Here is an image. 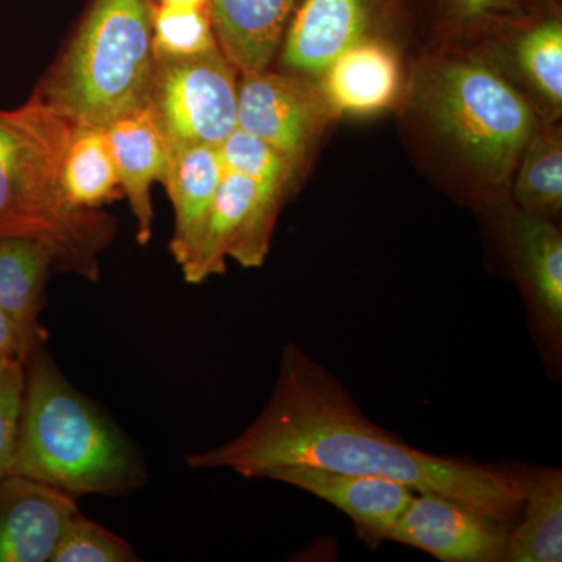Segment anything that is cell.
Returning <instances> with one entry per match:
<instances>
[{"label":"cell","mask_w":562,"mask_h":562,"mask_svg":"<svg viewBox=\"0 0 562 562\" xmlns=\"http://www.w3.org/2000/svg\"><path fill=\"white\" fill-rule=\"evenodd\" d=\"M187 462L247 479L284 468L384 476L446 495L503 525L522 509L528 473L414 449L368 419L344 384L295 344L281 351L279 379L260 416L232 441L188 454Z\"/></svg>","instance_id":"6da1fadb"},{"label":"cell","mask_w":562,"mask_h":562,"mask_svg":"<svg viewBox=\"0 0 562 562\" xmlns=\"http://www.w3.org/2000/svg\"><path fill=\"white\" fill-rule=\"evenodd\" d=\"M74 122L38 91L16 110H0V238L46 244L54 268L99 279V254L116 222L66 201L61 168Z\"/></svg>","instance_id":"7a4b0ae2"},{"label":"cell","mask_w":562,"mask_h":562,"mask_svg":"<svg viewBox=\"0 0 562 562\" xmlns=\"http://www.w3.org/2000/svg\"><path fill=\"white\" fill-rule=\"evenodd\" d=\"M20 435L9 475L72 497L127 495L147 482L132 439L66 379L44 346L24 362Z\"/></svg>","instance_id":"3957f363"},{"label":"cell","mask_w":562,"mask_h":562,"mask_svg":"<svg viewBox=\"0 0 562 562\" xmlns=\"http://www.w3.org/2000/svg\"><path fill=\"white\" fill-rule=\"evenodd\" d=\"M151 10V0H94L40 94L74 124L103 128L149 102Z\"/></svg>","instance_id":"277c9868"},{"label":"cell","mask_w":562,"mask_h":562,"mask_svg":"<svg viewBox=\"0 0 562 562\" xmlns=\"http://www.w3.org/2000/svg\"><path fill=\"white\" fill-rule=\"evenodd\" d=\"M417 98L443 138L491 183H505L538 128L530 103L501 74L476 61L432 63Z\"/></svg>","instance_id":"5b68a950"},{"label":"cell","mask_w":562,"mask_h":562,"mask_svg":"<svg viewBox=\"0 0 562 562\" xmlns=\"http://www.w3.org/2000/svg\"><path fill=\"white\" fill-rule=\"evenodd\" d=\"M155 61L149 105L169 146L220 147L238 128L235 66L221 49Z\"/></svg>","instance_id":"8992f818"},{"label":"cell","mask_w":562,"mask_h":562,"mask_svg":"<svg viewBox=\"0 0 562 562\" xmlns=\"http://www.w3.org/2000/svg\"><path fill=\"white\" fill-rule=\"evenodd\" d=\"M283 194L224 169L198 249L181 268L184 280L198 284L224 273L227 258L243 268H260Z\"/></svg>","instance_id":"52a82bcc"},{"label":"cell","mask_w":562,"mask_h":562,"mask_svg":"<svg viewBox=\"0 0 562 562\" xmlns=\"http://www.w3.org/2000/svg\"><path fill=\"white\" fill-rule=\"evenodd\" d=\"M335 117L317 81L269 69L243 74L238 128L271 144L292 169Z\"/></svg>","instance_id":"ba28073f"},{"label":"cell","mask_w":562,"mask_h":562,"mask_svg":"<svg viewBox=\"0 0 562 562\" xmlns=\"http://www.w3.org/2000/svg\"><path fill=\"white\" fill-rule=\"evenodd\" d=\"M506 525L436 492H416L386 541L405 543L443 562L505 561Z\"/></svg>","instance_id":"9c48e42d"},{"label":"cell","mask_w":562,"mask_h":562,"mask_svg":"<svg viewBox=\"0 0 562 562\" xmlns=\"http://www.w3.org/2000/svg\"><path fill=\"white\" fill-rule=\"evenodd\" d=\"M76 497L21 475L0 480V562H50Z\"/></svg>","instance_id":"30bf717a"},{"label":"cell","mask_w":562,"mask_h":562,"mask_svg":"<svg viewBox=\"0 0 562 562\" xmlns=\"http://www.w3.org/2000/svg\"><path fill=\"white\" fill-rule=\"evenodd\" d=\"M292 484L341 509L371 541H386L387 532L412 503L416 491L397 480L351 475L314 468H284L268 475Z\"/></svg>","instance_id":"8fae6325"},{"label":"cell","mask_w":562,"mask_h":562,"mask_svg":"<svg viewBox=\"0 0 562 562\" xmlns=\"http://www.w3.org/2000/svg\"><path fill=\"white\" fill-rule=\"evenodd\" d=\"M105 132L122 191L136 220V239L146 246L154 225L151 184L165 179L171 146L149 102L111 121Z\"/></svg>","instance_id":"7c38bea8"},{"label":"cell","mask_w":562,"mask_h":562,"mask_svg":"<svg viewBox=\"0 0 562 562\" xmlns=\"http://www.w3.org/2000/svg\"><path fill=\"white\" fill-rule=\"evenodd\" d=\"M371 0H302L284 35L281 63L303 76H322L342 52L364 38Z\"/></svg>","instance_id":"4fadbf2b"},{"label":"cell","mask_w":562,"mask_h":562,"mask_svg":"<svg viewBox=\"0 0 562 562\" xmlns=\"http://www.w3.org/2000/svg\"><path fill=\"white\" fill-rule=\"evenodd\" d=\"M319 88L336 116H369L386 110L401 90L397 55L382 41L362 38L322 74Z\"/></svg>","instance_id":"5bb4252c"},{"label":"cell","mask_w":562,"mask_h":562,"mask_svg":"<svg viewBox=\"0 0 562 562\" xmlns=\"http://www.w3.org/2000/svg\"><path fill=\"white\" fill-rule=\"evenodd\" d=\"M54 255L33 238H0V310L9 317L20 342L21 360L44 346L41 313Z\"/></svg>","instance_id":"9a60e30c"},{"label":"cell","mask_w":562,"mask_h":562,"mask_svg":"<svg viewBox=\"0 0 562 562\" xmlns=\"http://www.w3.org/2000/svg\"><path fill=\"white\" fill-rule=\"evenodd\" d=\"M299 0H209L220 49L241 74L268 69Z\"/></svg>","instance_id":"2e32d148"},{"label":"cell","mask_w":562,"mask_h":562,"mask_svg":"<svg viewBox=\"0 0 562 562\" xmlns=\"http://www.w3.org/2000/svg\"><path fill=\"white\" fill-rule=\"evenodd\" d=\"M222 176L220 147L201 144L171 147L162 183L168 188L176 213V231L169 249L180 268L198 249Z\"/></svg>","instance_id":"e0dca14e"},{"label":"cell","mask_w":562,"mask_h":562,"mask_svg":"<svg viewBox=\"0 0 562 562\" xmlns=\"http://www.w3.org/2000/svg\"><path fill=\"white\" fill-rule=\"evenodd\" d=\"M520 524L506 536L505 561H562V473L541 469L527 473Z\"/></svg>","instance_id":"ac0fdd59"},{"label":"cell","mask_w":562,"mask_h":562,"mask_svg":"<svg viewBox=\"0 0 562 562\" xmlns=\"http://www.w3.org/2000/svg\"><path fill=\"white\" fill-rule=\"evenodd\" d=\"M514 244L536 305L547 327L561 331L562 325V236L552 220L517 214L513 224Z\"/></svg>","instance_id":"d6986e66"},{"label":"cell","mask_w":562,"mask_h":562,"mask_svg":"<svg viewBox=\"0 0 562 562\" xmlns=\"http://www.w3.org/2000/svg\"><path fill=\"white\" fill-rule=\"evenodd\" d=\"M120 187L105 128L74 124L61 168L66 201L76 210H99L120 195Z\"/></svg>","instance_id":"ffe728a7"},{"label":"cell","mask_w":562,"mask_h":562,"mask_svg":"<svg viewBox=\"0 0 562 562\" xmlns=\"http://www.w3.org/2000/svg\"><path fill=\"white\" fill-rule=\"evenodd\" d=\"M514 199L522 213L552 220L562 209V138L560 128L538 125L519 158Z\"/></svg>","instance_id":"44dd1931"},{"label":"cell","mask_w":562,"mask_h":562,"mask_svg":"<svg viewBox=\"0 0 562 562\" xmlns=\"http://www.w3.org/2000/svg\"><path fill=\"white\" fill-rule=\"evenodd\" d=\"M151 38L155 58H188L220 49L209 7H187L154 3Z\"/></svg>","instance_id":"7402d4cb"},{"label":"cell","mask_w":562,"mask_h":562,"mask_svg":"<svg viewBox=\"0 0 562 562\" xmlns=\"http://www.w3.org/2000/svg\"><path fill=\"white\" fill-rule=\"evenodd\" d=\"M516 58L531 87L554 110L562 105V25L547 21L525 33L516 46Z\"/></svg>","instance_id":"603a6c76"},{"label":"cell","mask_w":562,"mask_h":562,"mask_svg":"<svg viewBox=\"0 0 562 562\" xmlns=\"http://www.w3.org/2000/svg\"><path fill=\"white\" fill-rule=\"evenodd\" d=\"M225 171L239 173L261 187L284 192L294 169L286 158L258 136L236 128L220 146Z\"/></svg>","instance_id":"cb8c5ba5"},{"label":"cell","mask_w":562,"mask_h":562,"mask_svg":"<svg viewBox=\"0 0 562 562\" xmlns=\"http://www.w3.org/2000/svg\"><path fill=\"white\" fill-rule=\"evenodd\" d=\"M139 561L131 543L80 512L70 517L61 532L50 562H133Z\"/></svg>","instance_id":"d4e9b609"},{"label":"cell","mask_w":562,"mask_h":562,"mask_svg":"<svg viewBox=\"0 0 562 562\" xmlns=\"http://www.w3.org/2000/svg\"><path fill=\"white\" fill-rule=\"evenodd\" d=\"M25 368L16 360L0 368V480L9 475L24 402Z\"/></svg>","instance_id":"484cf974"},{"label":"cell","mask_w":562,"mask_h":562,"mask_svg":"<svg viewBox=\"0 0 562 562\" xmlns=\"http://www.w3.org/2000/svg\"><path fill=\"white\" fill-rule=\"evenodd\" d=\"M21 360L20 342L9 317L0 310V368L11 361Z\"/></svg>","instance_id":"4316f807"},{"label":"cell","mask_w":562,"mask_h":562,"mask_svg":"<svg viewBox=\"0 0 562 562\" xmlns=\"http://www.w3.org/2000/svg\"><path fill=\"white\" fill-rule=\"evenodd\" d=\"M502 2L503 0H457L458 16L462 20H473L501 5Z\"/></svg>","instance_id":"83f0119b"},{"label":"cell","mask_w":562,"mask_h":562,"mask_svg":"<svg viewBox=\"0 0 562 562\" xmlns=\"http://www.w3.org/2000/svg\"><path fill=\"white\" fill-rule=\"evenodd\" d=\"M161 5L187 7V9H203L209 7V0H157Z\"/></svg>","instance_id":"f1b7e54d"}]
</instances>
